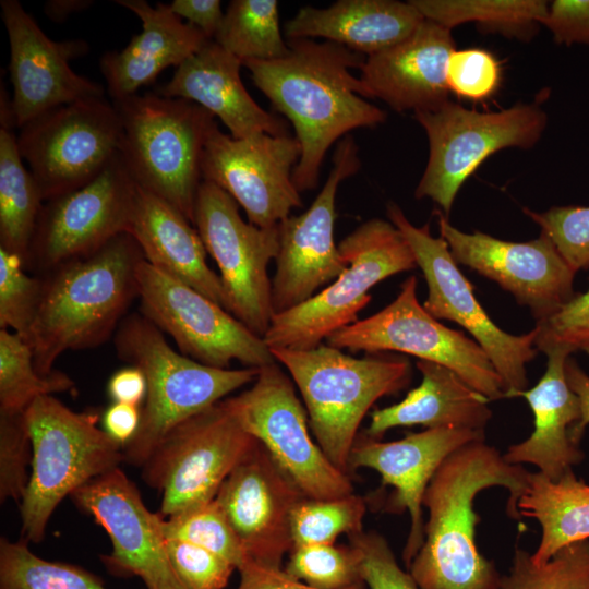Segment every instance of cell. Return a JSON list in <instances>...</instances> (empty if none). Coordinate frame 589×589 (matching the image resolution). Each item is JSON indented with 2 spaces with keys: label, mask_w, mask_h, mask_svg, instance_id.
<instances>
[{
  "label": "cell",
  "mask_w": 589,
  "mask_h": 589,
  "mask_svg": "<svg viewBox=\"0 0 589 589\" xmlns=\"http://www.w3.org/2000/svg\"><path fill=\"white\" fill-rule=\"evenodd\" d=\"M289 52L276 60H247L254 85L292 124L301 155L292 172L299 192L313 190L328 148L359 128L386 120V112L365 100L360 77L365 56L333 41L287 39Z\"/></svg>",
  "instance_id": "6da1fadb"
},
{
  "label": "cell",
  "mask_w": 589,
  "mask_h": 589,
  "mask_svg": "<svg viewBox=\"0 0 589 589\" xmlns=\"http://www.w3.org/2000/svg\"><path fill=\"white\" fill-rule=\"evenodd\" d=\"M529 471L507 462L484 441L452 453L431 479L422 505L428 509L423 543L408 572L420 589H503V575L476 544V496L492 486L507 489V515L520 519L517 502Z\"/></svg>",
  "instance_id": "7a4b0ae2"
},
{
  "label": "cell",
  "mask_w": 589,
  "mask_h": 589,
  "mask_svg": "<svg viewBox=\"0 0 589 589\" xmlns=\"http://www.w3.org/2000/svg\"><path fill=\"white\" fill-rule=\"evenodd\" d=\"M142 260L139 243L122 232L39 276L41 294L27 344L40 374L51 373L64 351L95 348L113 337L139 298Z\"/></svg>",
  "instance_id": "3957f363"
},
{
  "label": "cell",
  "mask_w": 589,
  "mask_h": 589,
  "mask_svg": "<svg viewBox=\"0 0 589 589\" xmlns=\"http://www.w3.org/2000/svg\"><path fill=\"white\" fill-rule=\"evenodd\" d=\"M113 344L117 356L140 368L147 383L140 428L122 448L124 461L137 467L175 426L253 383L260 371L213 368L179 353L141 312L122 320Z\"/></svg>",
  "instance_id": "277c9868"
},
{
  "label": "cell",
  "mask_w": 589,
  "mask_h": 589,
  "mask_svg": "<svg viewBox=\"0 0 589 589\" xmlns=\"http://www.w3.org/2000/svg\"><path fill=\"white\" fill-rule=\"evenodd\" d=\"M271 352L300 390L317 445L349 474V456L363 418L380 398L410 383V363L404 358H354L326 342Z\"/></svg>",
  "instance_id": "5b68a950"
},
{
  "label": "cell",
  "mask_w": 589,
  "mask_h": 589,
  "mask_svg": "<svg viewBox=\"0 0 589 589\" xmlns=\"http://www.w3.org/2000/svg\"><path fill=\"white\" fill-rule=\"evenodd\" d=\"M121 119L119 153L134 181L192 224L202 157L215 117L197 104L157 93L112 101Z\"/></svg>",
  "instance_id": "8992f818"
},
{
  "label": "cell",
  "mask_w": 589,
  "mask_h": 589,
  "mask_svg": "<svg viewBox=\"0 0 589 589\" xmlns=\"http://www.w3.org/2000/svg\"><path fill=\"white\" fill-rule=\"evenodd\" d=\"M33 459L20 501L22 538L44 540L51 515L65 496L124 461L122 446L98 426L96 411L76 412L53 395L25 410Z\"/></svg>",
  "instance_id": "52a82bcc"
},
{
  "label": "cell",
  "mask_w": 589,
  "mask_h": 589,
  "mask_svg": "<svg viewBox=\"0 0 589 589\" xmlns=\"http://www.w3.org/2000/svg\"><path fill=\"white\" fill-rule=\"evenodd\" d=\"M348 263L344 273L305 302L273 316L263 337L269 349L308 350L358 321L369 290L395 274L417 267L402 233L388 220L362 223L338 244Z\"/></svg>",
  "instance_id": "ba28073f"
},
{
  "label": "cell",
  "mask_w": 589,
  "mask_h": 589,
  "mask_svg": "<svg viewBox=\"0 0 589 589\" xmlns=\"http://www.w3.org/2000/svg\"><path fill=\"white\" fill-rule=\"evenodd\" d=\"M413 116L429 140V159L414 196L431 199L446 217L465 181L489 156L507 147L531 148L548 123L536 104L479 112L448 100Z\"/></svg>",
  "instance_id": "9c48e42d"
},
{
  "label": "cell",
  "mask_w": 589,
  "mask_h": 589,
  "mask_svg": "<svg viewBox=\"0 0 589 589\" xmlns=\"http://www.w3.org/2000/svg\"><path fill=\"white\" fill-rule=\"evenodd\" d=\"M257 440L223 400L175 426L142 466V479L160 492L167 518L213 501Z\"/></svg>",
  "instance_id": "30bf717a"
},
{
  "label": "cell",
  "mask_w": 589,
  "mask_h": 589,
  "mask_svg": "<svg viewBox=\"0 0 589 589\" xmlns=\"http://www.w3.org/2000/svg\"><path fill=\"white\" fill-rule=\"evenodd\" d=\"M417 278H406L397 297L377 313L347 325L325 342L352 352L397 351L445 365L489 398H505V387L480 345L433 317L418 300Z\"/></svg>",
  "instance_id": "8fae6325"
},
{
  "label": "cell",
  "mask_w": 589,
  "mask_h": 589,
  "mask_svg": "<svg viewBox=\"0 0 589 589\" xmlns=\"http://www.w3.org/2000/svg\"><path fill=\"white\" fill-rule=\"evenodd\" d=\"M223 401L304 496L335 498L354 493L349 474L312 441L308 412L277 362L260 368L250 388Z\"/></svg>",
  "instance_id": "7c38bea8"
},
{
  "label": "cell",
  "mask_w": 589,
  "mask_h": 589,
  "mask_svg": "<svg viewBox=\"0 0 589 589\" xmlns=\"http://www.w3.org/2000/svg\"><path fill=\"white\" fill-rule=\"evenodd\" d=\"M193 226L218 266L226 310L263 338L274 316L267 269L278 254V227L245 223L238 203L208 181L199 188Z\"/></svg>",
  "instance_id": "4fadbf2b"
},
{
  "label": "cell",
  "mask_w": 589,
  "mask_h": 589,
  "mask_svg": "<svg viewBox=\"0 0 589 589\" xmlns=\"http://www.w3.org/2000/svg\"><path fill=\"white\" fill-rule=\"evenodd\" d=\"M389 221L410 245L417 267L428 285L423 308L436 320H448L465 328L484 350L505 387V398L527 389L526 365L536 357V327L524 335L501 329L473 293L471 283L459 271L447 242L430 232L429 224L413 226L395 203H388Z\"/></svg>",
  "instance_id": "5bb4252c"
},
{
  "label": "cell",
  "mask_w": 589,
  "mask_h": 589,
  "mask_svg": "<svg viewBox=\"0 0 589 589\" xmlns=\"http://www.w3.org/2000/svg\"><path fill=\"white\" fill-rule=\"evenodd\" d=\"M17 146L44 202L93 180L119 151L121 119L104 97L52 108L20 128Z\"/></svg>",
  "instance_id": "9a60e30c"
},
{
  "label": "cell",
  "mask_w": 589,
  "mask_h": 589,
  "mask_svg": "<svg viewBox=\"0 0 589 589\" xmlns=\"http://www.w3.org/2000/svg\"><path fill=\"white\" fill-rule=\"evenodd\" d=\"M140 312L177 344L180 352L202 364L228 369L276 362L264 339L221 305L145 260L137 266Z\"/></svg>",
  "instance_id": "2e32d148"
},
{
  "label": "cell",
  "mask_w": 589,
  "mask_h": 589,
  "mask_svg": "<svg viewBox=\"0 0 589 589\" xmlns=\"http://www.w3.org/2000/svg\"><path fill=\"white\" fill-rule=\"evenodd\" d=\"M137 183L119 151L81 188L43 204L26 269L43 276L128 232Z\"/></svg>",
  "instance_id": "e0dca14e"
},
{
  "label": "cell",
  "mask_w": 589,
  "mask_h": 589,
  "mask_svg": "<svg viewBox=\"0 0 589 589\" xmlns=\"http://www.w3.org/2000/svg\"><path fill=\"white\" fill-rule=\"evenodd\" d=\"M358 153L354 140L345 136L335 149L333 168L311 206L277 225L279 250L272 279L274 315L305 302L347 268L348 263L334 240L336 195L340 182L359 170Z\"/></svg>",
  "instance_id": "ac0fdd59"
},
{
  "label": "cell",
  "mask_w": 589,
  "mask_h": 589,
  "mask_svg": "<svg viewBox=\"0 0 589 589\" xmlns=\"http://www.w3.org/2000/svg\"><path fill=\"white\" fill-rule=\"evenodd\" d=\"M300 155V144L290 134L235 139L215 125L204 147L202 178L227 192L249 223L274 227L302 206L292 180Z\"/></svg>",
  "instance_id": "d6986e66"
},
{
  "label": "cell",
  "mask_w": 589,
  "mask_h": 589,
  "mask_svg": "<svg viewBox=\"0 0 589 589\" xmlns=\"http://www.w3.org/2000/svg\"><path fill=\"white\" fill-rule=\"evenodd\" d=\"M436 214L440 236L455 262L497 283L527 306L537 322L552 316L575 297L576 272L544 235L512 242L481 231L464 232L442 212Z\"/></svg>",
  "instance_id": "ffe728a7"
},
{
  "label": "cell",
  "mask_w": 589,
  "mask_h": 589,
  "mask_svg": "<svg viewBox=\"0 0 589 589\" xmlns=\"http://www.w3.org/2000/svg\"><path fill=\"white\" fill-rule=\"evenodd\" d=\"M109 536L112 551L101 561L115 576H137L147 589H185L168 557L163 517L144 504L120 467L85 483L70 495Z\"/></svg>",
  "instance_id": "44dd1931"
},
{
  "label": "cell",
  "mask_w": 589,
  "mask_h": 589,
  "mask_svg": "<svg viewBox=\"0 0 589 589\" xmlns=\"http://www.w3.org/2000/svg\"><path fill=\"white\" fill-rule=\"evenodd\" d=\"M10 44L11 99L14 124L22 128L39 115L73 101L104 97V86L75 73L70 61L84 56L83 39L55 41L17 0H1Z\"/></svg>",
  "instance_id": "7402d4cb"
},
{
  "label": "cell",
  "mask_w": 589,
  "mask_h": 589,
  "mask_svg": "<svg viewBox=\"0 0 589 589\" xmlns=\"http://www.w3.org/2000/svg\"><path fill=\"white\" fill-rule=\"evenodd\" d=\"M306 497L257 441L219 488L215 501L249 560L283 568L293 549L291 514Z\"/></svg>",
  "instance_id": "603a6c76"
},
{
  "label": "cell",
  "mask_w": 589,
  "mask_h": 589,
  "mask_svg": "<svg viewBox=\"0 0 589 589\" xmlns=\"http://www.w3.org/2000/svg\"><path fill=\"white\" fill-rule=\"evenodd\" d=\"M485 433L466 429H425L390 442L369 436L356 441L348 461V471L359 468L375 470L382 488L392 486L384 510L410 515V529L402 552L408 568L424 538L422 502L425 490L443 461L461 446L484 441Z\"/></svg>",
  "instance_id": "cb8c5ba5"
},
{
  "label": "cell",
  "mask_w": 589,
  "mask_h": 589,
  "mask_svg": "<svg viewBox=\"0 0 589 589\" xmlns=\"http://www.w3.org/2000/svg\"><path fill=\"white\" fill-rule=\"evenodd\" d=\"M455 49L450 29L424 19L410 36L365 58L359 76L365 98L398 112L436 110L449 100L445 72Z\"/></svg>",
  "instance_id": "d4e9b609"
},
{
  "label": "cell",
  "mask_w": 589,
  "mask_h": 589,
  "mask_svg": "<svg viewBox=\"0 0 589 589\" xmlns=\"http://www.w3.org/2000/svg\"><path fill=\"white\" fill-rule=\"evenodd\" d=\"M242 61L208 40L175 71L157 94L197 104L219 118L235 139L287 135V124L259 106L240 76Z\"/></svg>",
  "instance_id": "484cf974"
},
{
  "label": "cell",
  "mask_w": 589,
  "mask_h": 589,
  "mask_svg": "<svg viewBox=\"0 0 589 589\" xmlns=\"http://www.w3.org/2000/svg\"><path fill=\"white\" fill-rule=\"evenodd\" d=\"M142 22V32L121 51H108L99 61L112 101L137 94L170 65L179 67L209 39L194 25L183 23L169 4L152 7L145 0H117Z\"/></svg>",
  "instance_id": "4316f807"
},
{
  "label": "cell",
  "mask_w": 589,
  "mask_h": 589,
  "mask_svg": "<svg viewBox=\"0 0 589 589\" xmlns=\"http://www.w3.org/2000/svg\"><path fill=\"white\" fill-rule=\"evenodd\" d=\"M545 354L543 376L532 388L516 396L524 397L533 413V432L525 441L510 445L503 456L512 465L530 464L549 479L558 480L585 458L569 435L581 417V409L565 377V361L570 353L554 348Z\"/></svg>",
  "instance_id": "83f0119b"
},
{
  "label": "cell",
  "mask_w": 589,
  "mask_h": 589,
  "mask_svg": "<svg viewBox=\"0 0 589 589\" xmlns=\"http://www.w3.org/2000/svg\"><path fill=\"white\" fill-rule=\"evenodd\" d=\"M128 232L147 263L226 310L219 275L206 262L207 252L197 230L177 208L137 184Z\"/></svg>",
  "instance_id": "f1b7e54d"
},
{
  "label": "cell",
  "mask_w": 589,
  "mask_h": 589,
  "mask_svg": "<svg viewBox=\"0 0 589 589\" xmlns=\"http://www.w3.org/2000/svg\"><path fill=\"white\" fill-rule=\"evenodd\" d=\"M424 17L410 2L338 0L328 8L304 5L287 21V39L324 38L365 57L385 50L408 36Z\"/></svg>",
  "instance_id": "f546056e"
},
{
  "label": "cell",
  "mask_w": 589,
  "mask_h": 589,
  "mask_svg": "<svg viewBox=\"0 0 589 589\" xmlns=\"http://www.w3.org/2000/svg\"><path fill=\"white\" fill-rule=\"evenodd\" d=\"M417 368L420 385L401 401L373 410L366 436L378 438L390 429L413 425L484 432L492 418L489 398L445 365L419 360Z\"/></svg>",
  "instance_id": "4dcf8cb0"
},
{
  "label": "cell",
  "mask_w": 589,
  "mask_h": 589,
  "mask_svg": "<svg viewBox=\"0 0 589 589\" xmlns=\"http://www.w3.org/2000/svg\"><path fill=\"white\" fill-rule=\"evenodd\" d=\"M517 510L520 518H531L540 525V542L531 553L536 564L548 562L564 546L589 540V484L573 470L558 480L539 471L529 472Z\"/></svg>",
  "instance_id": "1f68e13d"
},
{
  "label": "cell",
  "mask_w": 589,
  "mask_h": 589,
  "mask_svg": "<svg viewBox=\"0 0 589 589\" xmlns=\"http://www.w3.org/2000/svg\"><path fill=\"white\" fill-rule=\"evenodd\" d=\"M44 200L25 167L12 128L0 127V248L25 264Z\"/></svg>",
  "instance_id": "d6a6232c"
},
{
  "label": "cell",
  "mask_w": 589,
  "mask_h": 589,
  "mask_svg": "<svg viewBox=\"0 0 589 589\" xmlns=\"http://www.w3.org/2000/svg\"><path fill=\"white\" fill-rule=\"evenodd\" d=\"M421 15L448 29L472 22L481 29L528 39L548 15L543 0H410Z\"/></svg>",
  "instance_id": "836d02e7"
},
{
  "label": "cell",
  "mask_w": 589,
  "mask_h": 589,
  "mask_svg": "<svg viewBox=\"0 0 589 589\" xmlns=\"http://www.w3.org/2000/svg\"><path fill=\"white\" fill-rule=\"evenodd\" d=\"M214 41L242 62L272 61L289 52L276 0L230 1Z\"/></svg>",
  "instance_id": "e575fe53"
},
{
  "label": "cell",
  "mask_w": 589,
  "mask_h": 589,
  "mask_svg": "<svg viewBox=\"0 0 589 589\" xmlns=\"http://www.w3.org/2000/svg\"><path fill=\"white\" fill-rule=\"evenodd\" d=\"M74 387L63 372L40 374L29 345L17 334L0 329V411L24 412L36 398Z\"/></svg>",
  "instance_id": "d590c367"
},
{
  "label": "cell",
  "mask_w": 589,
  "mask_h": 589,
  "mask_svg": "<svg viewBox=\"0 0 589 589\" xmlns=\"http://www.w3.org/2000/svg\"><path fill=\"white\" fill-rule=\"evenodd\" d=\"M21 538L0 541V589H107L88 570L68 563L52 562L33 553Z\"/></svg>",
  "instance_id": "8d00e7d4"
},
{
  "label": "cell",
  "mask_w": 589,
  "mask_h": 589,
  "mask_svg": "<svg viewBox=\"0 0 589 589\" xmlns=\"http://www.w3.org/2000/svg\"><path fill=\"white\" fill-rule=\"evenodd\" d=\"M365 500L354 493L335 498L303 497L291 514L293 548L304 544H334L340 534L363 531Z\"/></svg>",
  "instance_id": "74e56055"
},
{
  "label": "cell",
  "mask_w": 589,
  "mask_h": 589,
  "mask_svg": "<svg viewBox=\"0 0 589 589\" xmlns=\"http://www.w3.org/2000/svg\"><path fill=\"white\" fill-rule=\"evenodd\" d=\"M503 589H589V540L562 548L543 564L516 548Z\"/></svg>",
  "instance_id": "f35d334b"
},
{
  "label": "cell",
  "mask_w": 589,
  "mask_h": 589,
  "mask_svg": "<svg viewBox=\"0 0 589 589\" xmlns=\"http://www.w3.org/2000/svg\"><path fill=\"white\" fill-rule=\"evenodd\" d=\"M166 539L202 546L239 570L249 557L215 498L202 506L161 519Z\"/></svg>",
  "instance_id": "ab89813d"
},
{
  "label": "cell",
  "mask_w": 589,
  "mask_h": 589,
  "mask_svg": "<svg viewBox=\"0 0 589 589\" xmlns=\"http://www.w3.org/2000/svg\"><path fill=\"white\" fill-rule=\"evenodd\" d=\"M283 568L290 577L317 589H347L364 584L351 545H298L290 551Z\"/></svg>",
  "instance_id": "60d3db41"
},
{
  "label": "cell",
  "mask_w": 589,
  "mask_h": 589,
  "mask_svg": "<svg viewBox=\"0 0 589 589\" xmlns=\"http://www.w3.org/2000/svg\"><path fill=\"white\" fill-rule=\"evenodd\" d=\"M41 294V278L26 273L24 260L0 248V329L28 341Z\"/></svg>",
  "instance_id": "b9f144b4"
},
{
  "label": "cell",
  "mask_w": 589,
  "mask_h": 589,
  "mask_svg": "<svg viewBox=\"0 0 589 589\" xmlns=\"http://www.w3.org/2000/svg\"><path fill=\"white\" fill-rule=\"evenodd\" d=\"M524 213L576 273L589 268V206H554L541 213L524 208Z\"/></svg>",
  "instance_id": "7bdbcfd3"
},
{
  "label": "cell",
  "mask_w": 589,
  "mask_h": 589,
  "mask_svg": "<svg viewBox=\"0 0 589 589\" xmlns=\"http://www.w3.org/2000/svg\"><path fill=\"white\" fill-rule=\"evenodd\" d=\"M24 412L0 411L1 503L21 501L28 484L33 449Z\"/></svg>",
  "instance_id": "ee69618b"
},
{
  "label": "cell",
  "mask_w": 589,
  "mask_h": 589,
  "mask_svg": "<svg viewBox=\"0 0 589 589\" xmlns=\"http://www.w3.org/2000/svg\"><path fill=\"white\" fill-rule=\"evenodd\" d=\"M349 540L358 555L361 578L369 589H420L411 574L398 565L382 534L363 530Z\"/></svg>",
  "instance_id": "f6af8a7d"
},
{
  "label": "cell",
  "mask_w": 589,
  "mask_h": 589,
  "mask_svg": "<svg viewBox=\"0 0 589 589\" xmlns=\"http://www.w3.org/2000/svg\"><path fill=\"white\" fill-rule=\"evenodd\" d=\"M446 83L449 92L472 100L493 95L501 81L496 58L481 48L454 50L446 64Z\"/></svg>",
  "instance_id": "bcb514c9"
},
{
  "label": "cell",
  "mask_w": 589,
  "mask_h": 589,
  "mask_svg": "<svg viewBox=\"0 0 589 589\" xmlns=\"http://www.w3.org/2000/svg\"><path fill=\"white\" fill-rule=\"evenodd\" d=\"M170 564L185 589H225L237 569L221 556L190 542L166 539Z\"/></svg>",
  "instance_id": "7dc6e473"
},
{
  "label": "cell",
  "mask_w": 589,
  "mask_h": 589,
  "mask_svg": "<svg viewBox=\"0 0 589 589\" xmlns=\"http://www.w3.org/2000/svg\"><path fill=\"white\" fill-rule=\"evenodd\" d=\"M536 348L542 352L562 348L570 354L589 353V288L562 306L552 316L537 322Z\"/></svg>",
  "instance_id": "c3c4849f"
},
{
  "label": "cell",
  "mask_w": 589,
  "mask_h": 589,
  "mask_svg": "<svg viewBox=\"0 0 589 589\" xmlns=\"http://www.w3.org/2000/svg\"><path fill=\"white\" fill-rule=\"evenodd\" d=\"M542 24L557 44L589 45V0H555Z\"/></svg>",
  "instance_id": "681fc988"
},
{
  "label": "cell",
  "mask_w": 589,
  "mask_h": 589,
  "mask_svg": "<svg viewBox=\"0 0 589 589\" xmlns=\"http://www.w3.org/2000/svg\"><path fill=\"white\" fill-rule=\"evenodd\" d=\"M237 589H317L290 577L284 568L264 566L249 560L240 569ZM347 589H369L365 584Z\"/></svg>",
  "instance_id": "f907efd6"
},
{
  "label": "cell",
  "mask_w": 589,
  "mask_h": 589,
  "mask_svg": "<svg viewBox=\"0 0 589 589\" xmlns=\"http://www.w3.org/2000/svg\"><path fill=\"white\" fill-rule=\"evenodd\" d=\"M171 11L197 27L209 40H214L225 13L219 0H173Z\"/></svg>",
  "instance_id": "816d5d0a"
},
{
  "label": "cell",
  "mask_w": 589,
  "mask_h": 589,
  "mask_svg": "<svg viewBox=\"0 0 589 589\" xmlns=\"http://www.w3.org/2000/svg\"><path fill=\"white\" fill-rule=\"evenodd\" d=\"M141 413L140 406L112 402L103 413V430L123 448L136 434Z\"/></svg>",
  "instance_id": "f5cc1de1"
},
{
  "label": "cell",
  "mask_w": 589,
  "mask_h": 589,
  "mask_svg": "<svg viewBox=\"0 0 589 589\" xmlns=\"http://www.w3.org/2000/svg\"><path fill=\"white\" fill-rule=\"evenodd\" d=\"M107 392L112 402L140 406L147 393L145 375L140 368L129 364L110 376Z\"/></svg>",
  "instance_id": "db71d44e"
},
{
  "label": "cell",
  "mask_w": 589,
  "mask_h": 589,
  "mask_svg": "<svg viewBox=\"0 0 589 589\" xmlns=\"http://www.w3.org/2000/svg\"><path fill=\"white\" fill-rule=\"evenodd\" d=\"M564 371L567 384L580 401L581 417L569 431L572 441L579 445L589 424V375L570 357L565 361Z\"/></svg>",
  "instance_id": "11a10c76"
},
{
  "label": "cell",
  "mask_w": 589,
  "mask_h": 589,
  "mask_svg": "<svg viewBox=\"0 0 589 589\" xmlns=\"http://www.w3.org/2000/svg\"><path fill=\"white\" fill-rule=\"evenodd\" d=\"M92 0H50L45 4L46 15L53 22H63L71 14L87 9Z\"/></svg>",
  "instance_id": "9f6ffc18"
}]
</instances>
